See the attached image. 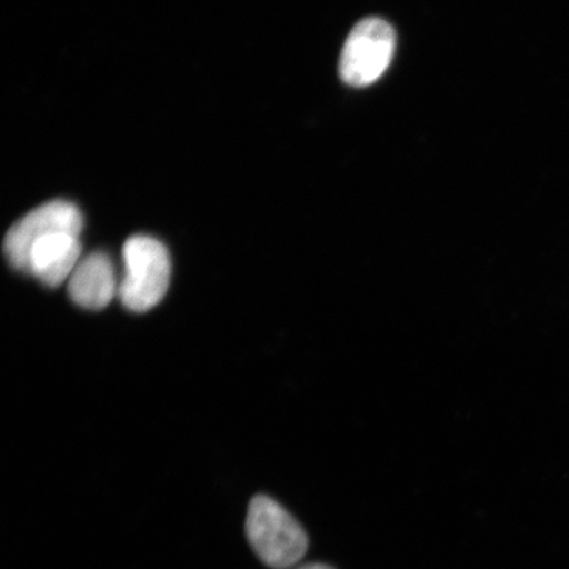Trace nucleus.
Instances as JSON below:
<instances>
[{
	"label": "nucleus",
	"mask_w": 569,
	"mask_h": 569,
	"mask_svg": "<svg viewBox=\"0 0 569 569\" xmlns=\"http://www.w3.org/2000/svg\"><path fill=\"white\" fill-rule=\"evenodd\" d=\"M246 537L256 557L272 569L295 568L309 549L308 533L301 523L266 495L249 502Z\"/></svg>",
	"instance_id": "nucleus-1"
},
{
	"label": "nucleus",
	"mask_w": 569,
	"mask_h": 569,
	"mask_svg": "<svg viewBox=\"0 0 569 569\" xmlns=\"http://www.w3.org/2000/svg\"><path fill=\"white\" fill-rule=\"evenodd\" d=\"M124 274L118 297L124 308L146 312L158 306L169 289L172 261L160 240L137 234L123 246Z\"/></svg>",
	"instance_id": "nucleus-2"
},
{
	"label": "nucleus",
	"mask_w": 569,
	"mask_h": 569,
	"mask_svg": "<svg viewBox=\"0 0 569 569\" xmlns=\"http://www.w3.org/2000/svg\"><path fill=\"white\" fill-rule=\"evenodd\" d=\"M396 32L386 20H361L346 40L339 61L341 80L353 88L375 83L393 59Z\"/></svg>",
	"instance_id": "nucleus-3"
},
{
	"label": "nucleus",
	"mask_w": 569,
	"mask_h": 569,
	"mask_svg": "<svg viewBox=\"0 0 569 569\" xmlns=\"http://www.w3.org/2000/svg\"><path fill=\"white\" fill-rule=\"evenodd\" d=\"M82 229V212L74 203L62 199L47 202L26 213L6 233V259L11 267L26 272L28 254L36 241L57 232L81 234Z\"/></svg>",
	"instance_id": "nucleus-4"
},
{
	"label": "nucleus",
	"mask_w": 569,
	"mask_h": 569,
	"mask_svg": "<svg viewBox=\"0 0 569 569\" xmlns=\"http://www.w3.org/2000/svg\"><path fill=\"white\" fill-rule=\"evenodd\" d=\"M82 259L80 234L57 232L41 238L28 254L26 273L47 287L57 288L69 280Z\"/></svg>",
	"instance_id": "nucleus-5"
},
{
	"label": "nucleus",
	"mask_w": 569,
	"mask_h": 569,
	"mask_svg": "<svg viewBox=\"0 0 569 569\" xmlns=\"http://www.w3.org/2000/svg\"><path fill=\"white\" fill-rule=\"evenodd\" d=\"M118 291L116 268L104 252H92L82 258L68 280L70 300L87 310L107 308Z\"/></svg>",
	"instance_id": "nucleus-6"
},
{
	"label": "nucleus",
	"mask_w": 569,
	"mask_h": 569,
	"mask_svg": "<svg viewBox=\"0 0 569 569\" xmlns=\"http://www.w3.org/2000/svg\"><path fill=\"white\" fill-rule=\"evenodd\" d=\"M296 569H333V568L330 566L323 565V563H309V565H303V566L297 567Z\"/></svg>",
	"instance_id": "nucleus-7"
}]
</instances>
